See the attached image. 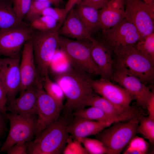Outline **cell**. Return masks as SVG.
<instances>
[{
  "mask_svg": "<svg viewBox=\"0 0 154 154\" xmlns=\"http://www.w3.org/2000/svg\"><path fill=\"white\" fill-rule=\"evenodd\" d=\"M33 33L32 29L24 25L0 30V56L19 55L21 48Z\"/></svg>",
  "mask_w": 154,
  "mask_h": 154,
  "instance_id": "8fae6325",
  "label": "cell"
},
{
  "mask_svg": "<svg viewBox=\"0 0 154 154\" xmlns=\"http://www.w3.org/2000/svg\"><path fill=\"white\" fill-rule=\"evenodd\" d=\"M20 60L19 54L0 58V78L6 92L7 103L15 98L20 92Z\"/></svg>",
  "mask_w": 154,
  "mask_h": 154,
  "instance_id": "7c38bea8",
  "label": "cell"
},
{
  "mask_svg": "<svg viewBox=\"0 0 154 154\" xmlns=\"http://www.w3.org/2000/svg\"><path fill=\"white\" fill-rule=\"evenodd\" d=\"M74 116L67 127V131L73 140L79 141L82 138L98 134L112 124Z\"/></svg>",
  "mask_w": 154,
  "mask_h": 154,
  "instance_id": "e0dca14e",
  "label": "cell"
},
{
  "mask_svg": "<svg viewBox=\"0 0 154 154\" xmlns=\"http://www.w3.org/2000/svg\"><path fill=\"white\" fill-rule=\"evenodd\" d=\"M77 5V12L90 33L92 35L101 29L99 10L88 6Z\"/></svg>",
  "mask_w": 154,
  "mask_h": 154,
  "instance_id": "603a6c76",
  "label": "cell"
},
{
  "mask_svg": "<svg viewBox=\"0 0 154 154\" xmlns=\"http://www.w3.org/2000/svg\"><path fill=\"white\" fill-rule=\"evenodd\" d=\"M60 28L34 33L31 38L36 66L41 80L48 76L52 60L59 47Z\"/></svg>",
  "mask_w": 154,
  "mask_h": 154,
  "instance_id": "277c9868",
  "label": "cell"
},
{
  "mask_svg": "<svg viewBox=\"0 0 154 154\" xmlns=\"http://www.w3.org/2000/svg\"><path fill=\"white\" fill-rule=\"evenodd\" d=\"M43 88L46 93L53 98L62 109L65 98L63 91L59 85L52 81L48 76L42 80Z\"/></svg>",
  "mask_w": 154,
  "mask_h": 154,
  "instance_id": "d4e9b609",
  "label": "cell"
},
{
  "mask_svg": "<svg viewBox=\"0 0 154 154\" xmlns=\"http://www.w3.org/2000/svg\"><path fill=\"white\" fill-rule=\"evenodd\" d=\"M33 0H12L13 10L22 20L27 13Z\"/></svg>",
  "mask_w": 154,
  "mask_h": 154,
  "instance_id": "d6a6232c",
  "label": "cell"
},
{
  "mask_svg": "<svg viewBox=\"0 0 154 154\" xmlns=\"http://www.w3.org/2000/svg\"><path fill=\"white\" fill-rule=\"evenodd\" d=\"M139 132L152 143L154 142V120L144 116L139 120Z\"/></svg>",
  "mask_w": 154,
  "mask_h": 154,
  "instance_id": "f546056e",
  "label": "cell"
},
{
  "mask_svg": "<svg viewBox=\"0 0 154 154\" xmlns=\"http://www.w3.org/2000/svg\"><path fill=\"white\" fill-rule=\"evenodd\" d=\"M81 144L80 141L73 140L70 136L63 153L88 154L84 147L82 146Z\"/></svg>",
  "mask_w": 154,
  "mask_h": 154,
  "instance_id": "836d02e7",
  "label": "cell"
},
{
  "mask_svg": "<svg viewBox=\"0 0 154 154\" xmlns=\"http://www.w3.org/2000/svg\"><path fill=\"white\" fill-rule=\"evenodd\" d=\"M134 46L142 54L154 62V32L143 37Z\"/></svg>",
  "mask_w": 154,
  "mask_h": 154,
  "instance_id": "4316f807",
  "label": "cell"
},
{
  "mask_svg": "<svg viewBox=\"0 0 154 154\" xmlns=\"http://www.w3.org/2000/svg\"><path fill=\"white\" fill-rule=\"evenodd\" d=\"M20 64V92L42 83L36 66L31 38L24 44Z\"/></svg>",
  "mask_w": 154,
  "mask_h": 154,
  "instance_id": "2e32d148",
  "label": "cell"
},
{
  "mask_svg": "<svg viewBox=\"0 0 154 154\" xmlns=\"http://www.w3.org/2000/svg\"><path fill=\"white\" fill-rule=\"evenodd\" d=\"M86 106H94L100 108L116 122L139 120L144 115L143 112L136 107L119 106L94 93L88 99Z\"/></svg>",
  "mask_w": 154,
  "mask_h": 154,
  "instance_id": "4fadbf2b",
  "label": "cell"
},
{
  "mask_svg": "<svg viewBox=\"0 0 154 154\" xmlns=\"http://www.w3.org/2000/svg\"><path fill=\"white\" fill-rule=\"evenodd\" d=\"M79 141L84 146L88 154H109L107 148L102 141L98 139L87 137L81 138Z\"/></svg>",
  "mask_w": 154,
  "mask_h": 154,
  "instance_id": "f1b7e54d",
  "label": "cell"
},
{
  "mask_svg": "<svg viewBox=\"0 0 154 154\" xmlns=\"http://www.w3.org/2000/svg\"><path fill=\"white\" fill-rule=\"evenodd\" d=\"M7 103L6 92L0 78V111L5 116L7 113L6 108Z\"/></svg>",
  "mask_w": 154,
  "mask_h": 154,
  "instance_id": "74e56055",
  "label": "cell"
},
{
  "mask_svg": "<svg viewBox=\"0 0 154 154\" xmlns=\"http://www.w3.org/2000/svg\"><path fill=\"white\" fill-rule=\"evenodd\" d=\"M147 4L154 7V0H142Z\"/></svg>",
  "mask_w": 154,
  "mask_h": 154,
  "instance_id": "7bdbcfd3",
  "label": "cell"
},
{
  "mask_svg": "<svg viewBox=\"0 0 154 154\" xmlns=\"http://www.w3.org/2000/svg\"><path fill=\"white\" fill-rule=\"evenodd\" d=\"M139 120L117 122L96 135L107 148L109 154H119L139 132Z\"/></svg>",
  "mask_w": 154,
  "mask_h": 154,
  "instance_id": "8992f818",
  "label": "cell"
},
{
  "mask_svg": "<svg viewBox=\"0 0 154 154\" xmlns=\"http://www.w3.org/2000/svg\"><path fill=\"white\" fill-rule=\"evenodd\" d=\"M1 144L0 143V153L1 152Z\"/></svg>",
  "mask_w": 154,
  "mask_h": 154,
  "instance_id": "ee69618b",
  "label": "cell"
},
{
  "mask_svg": "<svg viewBox=\"0 0 154 154\" xmlns=\"http://www.w3.org/2000/svg\"><path fill=\"white\" fill-rule=\"evenodd\" d=\"M45 1L49 2L51 4L54 5L56 6H58L60 5V0H33Z\"/></svg>",
  "mask_w": 154,
  "mask_h": 154,
  "instance_id": "b9f144b4",
  "label": "cell"
},
{
  "mask_svg": "<svg viewBox=\"0 0 154 154\" xmlns=\"http://www.w3.org/2000/svg\"><path fill=\"white\" fill-rule=\"evenodd\" d=\"M90 106L74 112L72 114L90 120L110 122L112 124L116 122L101 109L94 106Z\"/></svg>",
  "mask_w": 154,
  "mask_h": 154,
  "instance_id": "cb8c5ba5",
  "label": "cell"
},
{
  "mask_svg": "<svg viewBox=\"0 0 154 154\" xmlns=\"http://www.w3.org/2000/svg\"><path fill=\"white\" fill-rule=\"evenodd\" d=\"M114 70L133 75L146 84H153L154 62L142 54L134 45L123 47L112 52Z\"/></svg>",
  "mask_w": 154,
  "mask_h": 154,
  "instance_id": "3957f363",
  "label": "cell"
},
{
  "mask_svg": "<svg viewBox=\"0 0 154 154\" xmlns=\"http://www.w3.org/2000/svg\"><path fill=\"white\" fill-rule=\"evenodd\" d=\"M125 18L144 37L154 32V7L142 0H125Z\"/></svg>",
  "mask_w": 154,
  "mask_h": 154,
  "instance_id": "9c48e42d",
  "label": "cell"
},
{
  "mask_svg": "<svg viewBox=\"0 0 154 154\" xmlns=\"http://www.w3.org/2000/svg\"><path fill=\"white\" fill-rule=\"evenodd\" d=\"M91 75L72 66L57 75L56 82L61 87L66 101L63 109L66 115L84 108L94 93Z\"/></svg>",
  "mask_w": 154,
  "mask_h": 154,
  "instance_id": "6da1fadb",
  "label": "cell"
},
{
  "mask_svg": "<svg viewBox=\"0 0 154 154\" xmlns=\"http://www.w3.org/2000/svg\"><path fill=\"white\" fill-rule=\"evenodd\" d=\"M128 144L123 154H145L149 146L147 142L143 138L136 136L131 140Z\"/></svg>",
  "mask_w": 154,
  "mask_h": 154,
  "instance_id": "4dcf8cb0",
  "label": "cell"
},
{
  "mask_svg": "<svg viewBox=\"0 0 154 154\" xmlns=\"http://www.w3.org/2000/svg\"><path fill=\"white\" fill-rule=\"evenodd\" d=\"M111 79L127 91L137 105L146 109L147 100L152 92L145 84L133 75L114 70Z\"/></svg>",
  "mask_w": 154,
  "mask_h": 154,
  "instance_id": "5bb4252c",
  "label": "cell"
},
{
  "mask_svg": "<svg viewBox=\"0 0 154 154\" xmlns=\"http://www.w3.org/2000/svg\"><path fill=\"white\" fill-rule=\"evenodd\" d=\"M59 32L61 36L75 40L92 41L95 39L89 32L74 8L67 13Z\"/></svg>",
  "mask_w": 154,
  "mask_h": 154,
  "instance_id": "ac0fdd59",
  "label": "cell"
},
{
  "mask_svg": "<svg viewBox=\"0 0 154 154\" xmlns=\"http://www.w3.org/2000/svg\"><path fill=\"white\" fill-rule=\"evenodd\" d=\"M51 4L47 2L32 0L30 8L25 16L26 19L31 22L41 16L44 10L50 7Z\"/></svg>",
  "mask_w": 154,
  "mask_h": 154,
  "instance_id": "1f68e13d",
  "label": "cell"
},
{
  "mask_svg": "<svg viewBox=\"0 0 154 154\" xmlns=\"http://www.w3.org/2000/svg\"><path fill=\"white\" fill-rule=\"evenodd\" d=\"M143 38L135 25L125 18L114 26L102 31L99 41L112 52L123 47L134 46Z\"/></svg>",
  "mask_w": 154,
  "mask_h": 154,
  "instance_id": "ba28073f",
  "label": "cell"
},
{
  "mask_svg": "<svg viewBox=\"0 0 154 154\" xmlns=\"http://www.w3.org/2000/svg\"><path fill=\"white\" fill-rule=\"evenodd\" d=\"M146 109L148 111V116L154 120V94L153 92L147 100Z\"/></svg>",
  "mask_w": 154,
  "mask_h": 154,
  "instance_id": "f35d334b",
  "label": "cell"
},
{
  "mask_svg": "<svg viewBox=\"0 0 154 154\" xmlns=\"http://www.w3.org/2000/svg\"><path fill=\"white\" fill-rule=\"evenodd\" d=\"M67 15L64 8H52L50 7L44 10L42 15H47L51 17L60 24L64 21Z\"/></svg>",
  "mask_w": 154,
  "mask_h": 154,
  "instance_id": "e575fe53",
  "label": "cell"
},
{
  "mask_svg": "<svg viewBox=\"0 0 154 154\" xmlns=\"http://www.w3.org/2000/svg\"><path fill=\"white\" fill-rule=\"evenodd\" d=\"M6 119L5 116L0 111V139L7 131Z\"/></svg>",
  "mask_w": 154,
  "mask_h": 154,
  "instance_id": "ab89813d",
  "label": "cell"
},
{
  "mask_svg": "<svg viewBox=\"0 0 154 154\" xmlns=\"http://www.w3.org/2000/svg\"><path fill=\"white\" fill-rule=\"evenodd\" d=\"M71 115L61 116L49 125L33 141L28 142L27 154H59L63 153L70 135L67 127Z\"/></svg>",
  "mask_w": 154,
  "mask_h": 154,
  "instance_id": "7a4b0ae2",
  "label": "cell"
},
{
  "mask_svg": "<svg viewBox=\"0 0 154 154\" xmlns=\"http://www.w3.org/2000/svg\"><path fill=\"white\" fill-rule=\"evenodd\" d=\"M71 66L66 55L61 49H58L52 60L49 68L57 75L66 71Z\"/></svg>",
  "mask_w": 154,
  "mask_h": 154,
  "instance_id": "484cf974",
  "label": "cell"
},
{
  "mask_svg": "<svg viewBox=\"0 0 154 154\" xmlns=\"http://www.w3.org/2000/svg\"><path fill=\"white\" fill-rule=\"evenodd\" d=\"M49 16L41 15L31 22L32 27L40 31H48L60 28L61 24Z\"/></svg>",
  "mask_w": 154,
  "mask_h": 154,
  "instance_id": "83f0119b",
  "label": "cell"
},
{
  "mask_svg": "<svg viewBox=\"0 0 154 154\" xmlns=\"http://www.w3.org/2000/svg\"><path fill=\"white\" fill-rule=\"evenodd\" d=\"M99 11L102 31L110 29L125 18V0H110Z\"/></svg>",
  "mask_w": 154,
  "mask_h": 154,
  "instance_id": "44dd1931",
  "label": "cell"
},
{
  "mask_svg": "<svg viewBox=\"0 0 154 154\" xmlns=\"http://www.w3.org/2000/svg\"><path fill=\"white\" fill-rule=\"evenodd\" d=\"M110 0H81L77 5L86 6L99 10L103 7Z\"/></svg>",
  "mask_w": 154,
  "mask_h": 154,
  "instance_id": "8d00e7d4",
  "label": "cell"
},
{
  "mask_svg": "<svg viewBox=\"0 0 154 154\" xmlns=\"http://www.w3.org/2000/svg\"><path fill=\"white\" fill-rule=\"evenodd\" d=\"M94 91L112 103L119 106L128 108L134 99L123 88L115 84L109 79L101 77L93 80L92 82Z\"/></svg>",
  "mask_w": 154,
  "mask_h": 154,
  "instance_id": "9a60e30c",
  "label": "cell"
},
{
  "mask_svg": "<svg viewBox=\"0 0 154 154\" xmlns=\"http://www.w3.org/2000/svg\"></svg>",
  "mask_w": 154,
  "mask_h": 154,
  "instance_id": "f6af8a7d",
  "label": "cell"
},
{
  "mask_svg": "<svg viewBox=\"0 0 154 154\" xmlns=\"http://www.w3.org/2000/svg\"><path fill=\"white\" fill-rule=\"evenodd\" d=\"M37 120L35 137L60 116L62 109L48 95L42 84L37 86Z\"/></svg>",
  "mask_w": 154,
  "mask_h": 154,
  "instance_id": "30bf717a",
  "label": "cell"
},
{
  "mask_svg": "<svg viewBox=\"0 0 154 154\" xmlns=\"http://www.w3.org/2000/svg\"><path fill=\"white\" fill-rule=\"evenodd\" d=\"M23 26L13 10L12 0H0V30Z\"/></svg>",
  "mask_w": 154,
  "mask_h": 154,
  "instance_id": "7402d4cb",
  "label": "cell"
},
{
  "mask_svg": "<svg viewBox=\"0 0 154 154\" xmlns=\"http://www.w3.org/2000/svg\"><path fill=\"white\" fill-rule=\"evenodd\" d=\"M20 93L19 97L8 103L7 112L8 111L23 115H37V86H33Z\"/></svg>",
  "mask_w": 154,
  "mask_h": 154,
  "instance_id": "d6986e66",
  "label": "cell"
},
{
  "mask_svg": "<svg viewBox=\"0 0 154 154\" xmlns=\"http://www.w3.org/2000/svg\"><path fill=\"white\" fill-rule=\"evenodd\" d=\"M28 142L18 143L9 149L6 152L8 154H27Z\"/></svg>",
  "mask_w": 154,
  "mask_h": 154,
  "instance_id": "d590c367",
  "label": "cell"
},
{
  "mask_svg": "<svg viewBox=\"0 0 154 154\" xmlns=\"http://www.w3.org/2000/svg\"><path fill=\"white\" fill-rule=\"evenodd\" d=\"M90 42L74 40L60 35L59 47L67 56L72 67L91 75H100L92 57Z\"/></svg>",
  "mask_w": 154,
  "mask_h": 154,
  "instance_id": "5b68a950",
  "label": "cell"
},
{
  "mask_svg": "<svg viewBox=\"0 0 154 154\" xmlns=\"http://www.w3.org/2000/svg\"><path fill=\"white\" fill-rule=\"evenodd\" d=\"M92 57L102 77L111 79L113 73V60L111 51L95 39L90 42Z\"/></svg>",
  "mask_w": 154,
  "mask_h": 154,
  "instance_id": "ffe728a7",
  "label": "cell"
},
{
  "mask_svg": "<svg viewBox=\"0 0 154 154\" xmlns=\"http://www.w3.org/2000/svg\"><path fill=\"white\" fill-rule=\"evenodd\" d=\"M5 117L9 121L10 128L7 138L1 146V152H6L18 143L30 141L35 136L37 115H23L7 112Z\"/></svg>",
  "mask_w": 154,
  "mask_h": 154,
  "instance_id": "52a82bcc",
  "label": "cell"
},
{
  "mask_svg": "<svg viewBox=\"0 0 154 154\" xmlns=\"http://www.w3.org/2000/svg\"><path fill=\"white\" fill-rule=\"evenodd\" d=\"M81 0H68L65 7L66 13H68L76 5H78Z\"/></svg>",
  "mask_w": 154,
  "mask_h": 154,
  "instance_id": "60d3db41",
  "label": "cell"
}]
</instances>
